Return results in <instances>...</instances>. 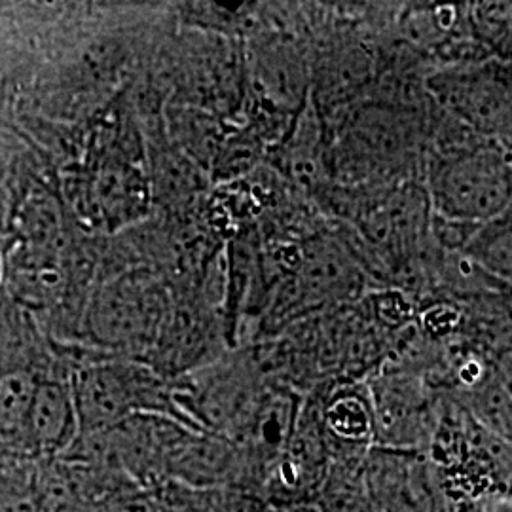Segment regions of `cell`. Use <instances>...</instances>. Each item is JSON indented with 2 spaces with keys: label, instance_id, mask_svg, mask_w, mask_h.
<instances>
[{
  "label": "cell",
  "instance_id": "cell-1",
  "mask_svg": "<svg viewBox=\"0 0 512 512\" xmlns=\"http://www.w3.org/2000/svg\"><path fill=\"white\" fill-rule=\"evenodd\" d=\"M423 184L442 219L486 224L512 207V147L467 133L425 152Z\"/></svg>",
  "mask_w": 512,
  "mask_h": 512
},
{
  "label": "cell",
  "instance_id": "cell-2",
  "mask_svg": "<svg viewBox=\"0 0 512 512\" xmlns=\"http://www.w3.org/2000/svg\"><path fill=\"white\" fill-rule=\"evenodd\" d=\"M425 84L440 110L480 137L512 147V67L490 59L439 67Z\"/></svg>",
  "mask_w": 512,
  "mask_h": 512
},
{
  "label": "cell",
  "instance_id": "cell-3",
  "mask_svg": "<svg viewBox=\"0 0 512 512\" xmlns=\"http://www.w3.org/2000/svg\"><path fill=\"white\" fill-rule=\"evenodd\" d=\"M167 311L169 304L160 281L145 272H131L97 293L90 310V329L107 346L150 348Z\"/></svg>",
  "mask_w": 512,
  "mask_h": 512
},
{
  "label": "cell",
  "instance_id": "cell-4",
  "mask_svg": "<svg viewBox=\"0 0 512 512\" xmlns=\"http://www.w3.org/2000/svg\"><path fill=\"white\" fill-rule=\"evenodd\" d=\"M152 194L150 177L129 156H109L90 175L88 203L93 217L109 232L148 217Z\"/></svg>",
  "mask_w": 512,
  "mask_h": 512
},
{
  "label": "cell",
  "instance_id": "cell-5",
  "mask_svg": "<svg viewBox=\"0 0 512 512\" xmlns=\"http://www.w3.org/2000/svg\"><path fill=\"white\" fill-rule=\"evenodd\" d=\"M150 391L156 393L158 387H148L141 380L135 382V376L122 368H92L82 374L74 393L78 420L86 429L112 427L124 420Z\"/></svg>",
  "mask_w": 512,
  "mask_h": 512
},
{
  "label": "cell",
  "instance_id": "cell-6",
  "mask_svg": "<svg viewBox=\"0 0 512 512\" xmlns=\"http://www.w3.org/2000/svg\"><path fill=\"white\" fill-rule=\"evenodd\" d=\"M321 418L327 440L348 448L374 446V412L365 382L336 385L321 399Z\"/></svg>",
  "mask_w": 512,
  "mask_h": 512
},
{
  "label": "cell",
  "instance_id": "cell-7",
  "mask_svg": "<svg viewBox=\"0 0 512 512\" xmlns=\"http://www.w3.org/2000/svg\"><path fill=\"white\" fill-rule=\"evenodd\" d=\"M213 325L205 311L196 304H181L165 315L164 325L152 348L158 351L160 363L169 370H184L198 365L211 348Z\"/></svg>",
  "mask_w": 512,
  "mask_h": 512
},
{
  "label": "cell",
  "instance_id": "cell-8",
  "mask_svg": "<svg viewBox=\"0 0 512 512\" xmlns=\"http://www.w3.org/2000/svg\"><path fill=\"white\" fill-rule=\"evenodd\" d=\"M76 418L73 391L59 382H40L27 433L40 448L54 450L69 440Z\"/></svg>",
  "mask_w": 512,
  "mask_h": 512
},
{
  "label": "cell",
  "instance_id": "cell-9",
  "mask_svg": "<svg viewBox=\"0 0 512 512\" xmlns=\"http://www.w3.org/2000/svg\"><path fill=\"white\" fill-rule=\"evenodd\" d=\"M12 285L29 302H46L63 285V264L57 247L21 245L10 264Z\"/></svg>",
  "mask_w": 512,
  "mask_h": 512
},
{
  "label": "cell",
  "instance_id": "cell-10",
  "mask_svg": "<svg viewBox=\"0 0 512 512\" xmlns=\"http://www.w3.org/2000/svg\"><path fill=\"white\" fill-rule=\"evenodd\" d=\"M234 448L220 439L183 442L171 454V467L188 482H217L234 467Z\"/></svg>",
  "mask_w": 512,
  "mask_h": 512
},
{
  "label": "cell",
  "instance_id": "cell-11",
  "mask_svg": "<svg viewBox=\"0 0 512 512\" xmlns=\"http://www.w3.org/2000/svg\"><path fill=\"white\" fill-rule=\"evenodd\" d=\"M476 264L512 289V215L480 224L463 251Z\"/></svg>",
  "mask_w": 512,
  "mask_h": 512
},
{
  "label": "cell",
  "instance_id": "cell-12",
  "mask_svg": "<svg viewBox=\"0 0 512 512\" xmlns=\"http://www.w3.org/2000/svg\"><path fill=\"white\" fill-rule=\"evenodd\" d=\"M16 230L23 245L57 247L61 236V213L52 194L37 188L27 192L16 213Z\"/></svg>",
  "mask_w": 512,
  "mask_h": 512
},
{
  "label": "cell",
  "instance_id": "cell-13",
  "mask_svg": "<svg viewBox=\"0 0 512 512\" xmlns=\"http://www.w3.org/2000/svg\"><path fill=\"white\" fill-rule=\"evenodd\" d=\"M37 378L27 370L0 374V431L6 435L27 433V423L38 391Z\"/></svg>",
  "mask_w": 512,
  "mask_h": 512
},
{
  "label": "cell",
  "instance_id": "cell-14",
  "mask_svg": "<svg viewBox=\"0 0 512 512\" xmlns=\"http://www.w3.org/2000/svg\"><path fill=\"white\" fill-rule=\"evenodd\" d=\"M0 275H2V264H0Z\"/></svg>",
  "mask_w": 512,
  "mask_h": 512
}]
</instances>
